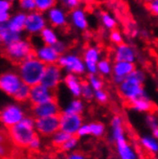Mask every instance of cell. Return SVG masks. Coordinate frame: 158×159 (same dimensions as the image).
<instances>
[{
    "mask_svg": "<svg viewBox=\"0 0 158 159\" xmlns=\"http://www.w3.org/2000/svg\"><path fill=\"white\" fill-rule=\"evenodd\" d=\"M36 129V118L32 116H26L21 122L15 126L8 128V135L14 143L18 148H29V145L37 134Z\"/></svg>",
    "mask_w": 158,
    "mask_h": 159,
    "instance_id": "obj_1",
    "label": "cell"
},
{
    "mask_svg": "<svg viewBox=\"0 0 158 159\" xmlns=\"http://www.w3.org/2000/svg\"><path fill=\"white\" fill-rule=\"evenodd\" d=\"M144 81V72L139 69H135L132 73L126 77L121 84H119V93L122 98L126 100L127 104L138 98L148 97L143 87Z\"/></svg>",
    "mask_w": 158,
    "mask_h": 159,
    "instance_id": "obj_2",
    "label": "cell"
},
{
    "mask_svg": "<svg viewBox=\"0 0 158 159\" xmlns=\"http://www.w3.org/2000/svg\"><path fill=\"white\" fill-rule=\"evenodd\" d=\"M47 64L38 60L36 54L18 64V74L24 84L34 86L41 83Z\"/></svg>",
    "mask_w": 158,
    "mask_h": 159,
    "instance_id": "obj_3",
    "label": "cell"
},
{
    "mask_svg": "<svg viewBox=\"0 0 158 159\" xmlns=\"http://www.w3.org/2000/svg\"><path fill=\"white\" fill-rule=\"evenodd\" d=\"M35 54L36 53L32 47V44L28 40L24 39H19L4 46V55L6 59L17 64H20L23 61Z\"/></svg>",
    "mask_w": 158,
    "mask_h": 159,
    "instance_id": "obj_4",
    "label": "cell"
},
{
    "mask_svg": "<svg viewBox=\"0 0 158 159\" xmlns=\"http://www.w3.org/2000/svg\"><path fill=\"white\" fill-rule=\"evenodd\" d=\"M61 129V115L36 118V130L44 137L53 136Z\"/></svg>",
    "mask_w": 158,
    "mask_h": 159,
    "instance_id": "obj_5",
    "label": "cell"
},
{
    "mask_svg": "<svg viewBox=\"0 0 158 159\" xmlns=\"http://www.w3.org/2000/svg\"><path fill=\"white\" fill-rule=\"evenodd\" d=\"M58 64L61 67L64 68L68 73H72L75 75H83L86 70L84 60H82L80 57L74 54L61 56Z\"/></svg>",
    "mask_w": 158,
    "mask_h": 159,
    "instance_id": "obj_6",
    "label": "cell"
},
{
    "mask_svg": "<svg viewBox=\"0 0 158 159\" xmlns=\"http://www.w3.org/2000/svg\"><path fill=\"white\" fill-rule=\"evenodd\" d=\"M23 84V81L20 78L19 74L16 72L9 71L1 75L0 78V87L1 90L9 96L14 97V95L18 91V89Z\"/></svg>",
    "mask_w": 158,
    "mask_h": 159,
    "instance_id": "obj_7",
    "label": "cell"
},
{
    "mask_svg": "<svg viewBox=\"0 0 158 159\" xmlns=\"http://www.w3.org/2000/svg\"><path fill=\"white\" fill-rule=\"evenodd\" d=\"M57 99L54 90L49 89L42 84H38L31 87V94L29 101L31 102L32 106L41 105L46 102Z\"/></svg>",
    "mask_w": 158,
    "mask_h": 159,
    "instance_id": "obj_8",
    "label": "cell"
},
{
    "mask_svg": "<svg viewBox=\"0 0 158 159\" xmlns=\"http://www.w3.org/2000/svg\"><path fill=\"white\" fill-rule=\"evenodd\" d=\"M61 67L57 63L49 64L46 67L40 84L55 91L61 84Z\"/></svg>",
    "mask_w": 158,
    "mask_h": 159,
    "instance_id": "obj_9",
    "label": "cell"
},
{
    "mask_svg": "<svg viewBox=\"0 0 158 159\" xmlns=\"http://www.w3.org/2000/svg\"><path fill=\"white\" fill-rule=\"evenodd\" d=\"M24 112L16 105H9L5 107L1 112V122L6 129L15 126L24 118Z\"/></svg>",
    "mask_w": 158,
    "mask_h": 159,
    "instance_id": "obj_10",
    "label": "cell"
},
{
    "mask_svg": "<svg viewBox=\"0 0 158 159\" xmlns=\"http://www.w3.org/2000/svg\"><path fill=\"white\" fill-rule=\"evenodd\" d=\"M83 126V118L81 114L61 112V129L69 133L70 135H77L78 130Z\"/></svg>",
    "mask_w": 158,
    "mask_h": 159,
    "instance_id": "obj_11",
    "label": "cell"
},
{
    "mask_svg": "<svg viewBox=\"0 0 158 159\" xmlns=\"http://www.w3.org/2000/svg\"><path fill=\"white\" fill-rule=\"evenodd\" d=\"M32 114L34 118H42L55 115H61V108L58 100L55 99L38 106H32Z\"/></svg>",
    "mask_w": 158,
    "mask_h": 159,
    "instance_id": "obj_12",
    "label": "cell"
},
{
    "mask_svg": "<svg viewBox=\"0 0 158 159\" xmlns=\"http://www.w3.org/2000/svg\"><path fill=\"white\" fill-rule=\"evenodd\" d=\"M46 28V19L43 16L42 13L38 11H34L27 14V19L25 24V31L32 35L40 34L41 31Z\"/></svg>",
    "mask_w": 158,
    "mask_h": 159,
    "instance_id": "obj_13",
    "label": "cell"
},
{
    "mask_svg": "<svg viewBox=\"0 0 158 159\" xmlns=\"http://www.w3.org/2000/svg\"><path fill=\"white\" fill-rule=\"evenodd\" d=\"M101 53L97 47L89 46L84 52V61L85 63L86 70L89 74H97L98 62L100 60Z\"/></svg>",
    "mask_w": 158,
    "mask_h": 159,
    "instance_id": "obj_14",
    "label": "cell"
},
{
    "mask_svg": "<svg viewBox=\"0 0 158 159\" xmlns=\"http://www.w3.org/2000/svg\"><path fill=\"white\" fill-rule=\"evenodd\" d=\"M35 53H36L37 58L47 65L58 63L61 58V55L56 51L55 48L51 46V45H44V46H41L38 48L37 50H35Z\"/></svg>",
    "mask_w": 158,
    "mask_h": 159,
    "instance_id": "obj_15",
    "label": "cell"
},
{
    "mask_svg": "<svg viewBox=\"0 0 158 159\" xmlns=\"http://www.w3.org/2000/svg\"><path fill=\"white\" fill-rule=\"evenodd\" d=\"M136 59L134 49L129 44L121 43L117 45V47L114 51V61H128L133 62Z\"/></svg>",
    "mask_w": 158,
    "mask_h": 159,
    "instance_id": "obj_16",
    "label": "cell"
},
{
    "mask_svg": "<svg viewBox=\"0 0 158 159\" xmlns=\"http://www.w3.org/2000/svg\"><path fill=\"white\" fill-rule=\"evenodd\" d=\"M114 141L116 142L117 151L121 159H136V154L133 152L130 145L127 142L125 136L122 135Z\"/></svg>",
    "mask_w": 158,
    "mask_h": 159,
    "instance_id": "obj_17",
    "label": "cell"
},
{
    "mask_svg": "<svg viewBox=\"0 0 158 159\" xmlns=\"http://www.w3.org/2000/svg\"><path fill=\"white\" fill-rule=\"evenodd\" d=\"M63 82L73 96L80 97L82 95V80L79 79L78 75L68 73L63 78Z\"/></svg>",
    "mask_w": 158,
    "mask_h": 159,
    "instance_id": "obj_18",
    "label": "cell"
},
{
    "mask_svg": "<svg viewBox=\"0 0 158 159\" xmlns=\"http://www.w3.org/2000/svg\"><path fill=\"white\" fill-rule=\"evenodd\" d=\"M70 19L72 25L78 30H86L88 27V21L84 11L81 8H77L70 13Z\"/></svg>",
    "mask_w": 158,
    "mask_h": 159,
    "instance_id": "obj_19",
    "label": "cell"
},
{
    "mask_svg": "<svg viewBox=\"0 0 158 159\" xmlns=\"http://www.w3.org/2000/svg\"><path fill=\"white\" fill-rule=\"evenodd\" d=\"M132 109L140 112H153L157 109L156 106L148 97L138 98L128 104Z\"/></svg>",
    "mask_w": 158,
    "mask_h": 159,
    "instance_id": "obj_20",
    "label": "cell"
},
{
    "mask_svg": "<svg viewBox=\"0 0 158 159\" xmlns=\"http://www.w3.org/2000/svg\"><path fill=\"white\" fill-rule=\"evenodd\" d=\"M48 20L54 27H63L66 25V15L61 8L54 7L48 11Z\"/></svg>",
    "mask_w": 158,
    "mask_h": 159,
    "instance_id": "obj_21",
    "label": "cell"
},
{
    "mask_svg": "<svg viewBox=\"0 0 158 159\" xmlns=\"http://www.w3.org/2000/svg\"><path fill=\"white\" fill-rule=\"evenodd\" d=\"M26 19H27V14H25L23 12H20L11 17V19L6 24L9 27V29H11L16 33L21 34L22 31L25 30Z\"/></svg>",
    "mask_w": 158,
    "mask_h": 159,
    "instance_id": "obj_22",
    "label": "cell"
},
{
    "mask_svg": "<svg viewBox=\"0 0 158 159\" xmlns=\"http://www.w3.org/2000/svg\"><path fill=\"white\" fill-rule=\"evenodd\" d=\"M19 39H21L20 34L9 29L6 23L0 24V40H1L3 46H7V45Z\"/></svg>",
    "mask_w": 158,
    "mask_h": 159,
    "instance_id": "obj_23",
    "label": "cell"
},
{
    "mask_svg": "<svg viewBox=\"0 0 158 159\" xmlns=\"http://www.w3.org/2000/svg\"><path fill=\"white\" fill-rule=\"evenodd\" d=\"M134 70H135L134 63L128 62V61H115L113 64V68H112L113 76H118L125 79Z\"/></svg>",
    "mask_w": 158,
    "mask_h": 159,
    "instance_id": "obj_24",
    "label": "cell"
},
{
    "mask_svg": "<svg viewBox=\"0 0 158 159\" xmlns=\"http://www.w3.org/2000/svg\"><path fill=\"white\" fill-rule=\"evenodd\" d=\"M72 136L73 135H70L69 133L60 129L59 131H57L52 136V145L55 148H57V149H61V148L68 141Z\"/></svg>",
    "mask_w": 158,
    "mask_h": 159,
    "instance_id": "obj_25",
    "label": "cell"
},
{
    "mask_svg": "<svg viewBox=\"0 0 158 159\" xmlns=\"http://www.w3.org/2000/svg\"><path fill=\"white\" fill-rule=\"evenodd\" d=\"M39 35H40L41 39L45 43V45H51V46H53L54 44H56L59 41L56 33L51 28H48V27L44 28Z\"/></svg>",
    "mask_w": 158,
    "mask_h": 159,
    "instance_id": "obj_26",
    "label": "cell"
},
{
    "mask_svg": "<svg viewBox=\"0 0 158 159\" xmlns=\"http://www.w3.org/2000/svg\"><path fill=\"white\" fill-rule=\"evenodd\" d=\"M31 87L32 86L23 83V84L18 89V91L14 95V99L16 102H19V103H23V102H26L27 100H29L30 94H31Z\"/></svg>",
    "mask_w": 158,
    "mask_h": 159,
    "instance_id": "obj_27",
    "label": "cell"
},
{
    "mask_svg": "<svg viewBox=\"0 0 158 159\" xmlns=\"http://www.w3.org/2000/svg\"><path fill=\"white\" fill-rule=\"evenodd\" d=\"M84 110V104L81 100L76 99L73 100L71 103L69 104V106L67 107L62 112L65 113H72V114H81Z\"/></svg>",
    "mask_w": 158,
    "mask_h": 159,
    "instance_id": "obj_28",
    "label": "cell"
},
{
    "mask_svg": "<svg viewBox=\"0 0 158 159\" xmlns=\"http://www.w3.org/2000/svg\"><path fill=\"white\" fill-rule=\"evenodd\" d=\"M37 5V11L40 13L48 12L57 4V0H35Z\"/></svg>",
    "mask_w": 158,
    "mask_h": 159,
    "instance_id": "obj_29",
    "label": "cell"
},
{
    "mask_svg": "<svg viewBox=\"0 0 158 159\" xmlns=\"http://www.w3.org/2000/svg\"><path fill=\"white\" fill-rule=\"evenodd\" d=\"M141 144L146 150L151 152H158V143L157 141L152 137H143L141 139Z\"/></svg>",
    "mask_w": 158,
    "mask_h": 159,
    "instance_id": "obj_30",
    "label": "cell"
},
{
    "mask_svg": "<svg viewBox=\"0 0 158 159\" xmlns=\"http://www.w3.org/2000/svg\"><path fill=\"white\" fill-rule=\"evenodd\" d=\"M94 89L87 80H82V96L86 101H90L94 97Z\"/></svg>",
    "mask_w": 158,
    "mask_h": 159,
    "instance_id": "obj_31",
    "label": "cell"
},
{
    "mask_svg": "<svg viewBox=\"0 0 158 159\" xmlns=\"http://www.w3.org/2000/svg\"><path fill=\"white\" fill-rule=\"evenodd\" d=\"M101 20H102V23L103 25L109 30H114L116 25H117V22L115 20L114 17H112L109 14L103 12L101 14Z\"/></svg>",
    "mask_w": 158,
    "mask_h": 159,
    "instance_id": "obj_32",
    "label": "cell"
},
{
    "mask_svg": "<svg viewBox=\"0 0 158 159\" xmlns=\"http://www.w3.org/2000/svg\"><path fill=\"white\" fill-rule=\"evenodd\" d=\"M112 68L113 66H111V63L108 60L103 59L98 62V72L103 76H108L112 72Z\"/></svg>",
    "mask_w": 158,
    "mask_h": 159,
    "instance_id": "obj_33",
    "label": "cell"
},
{
    "mask_svg": "<svg viewBox=\"0 0 158 159\" xmlns=\"http://www.w3.org/2000/svg\"><path fill=\"white\" fill-rule=\"evenodd\" d=\"M87 81L90 84V85L92 86V88L94 89V91L103 89V86H104L103 80H102L97 74H89L87 77Z\"/></svg>",
    "mask_w": 158,
    "mask_h": 159,
    "instance_id": "obj_34",
    "label": "cell"
},
{
    "mask_svg": "<svg viewBox=\"0 0 158 159\" xmlns=\"http://www.w3.org/2000/svg\"><path fill=\"white\" fill-rule=\"evenodd\" d=\"M89 126L90 129H91V134L96 136V137H100L105 132V126L102 123H91L89 124Z\"/></svg>",
    "mask_w": 158,
    "mask_h": 159,
    "instance_id": "obj_35",
    "label": "cell"
},
{
    "mask_svg": "<svg viewBox=\"0 0 158 159\" xmlns=\"http://www.w3.org/2000/svg\"><path fill=\"white\" fill-rule=\"evenodd\" d=\"M146 121H147V124H148V126L153 130L154 129L158 127V114L155 111L149 112V114L147 115Z\"/></svg>",
    "mask_w": 158,
    "mask_h": 159,
    "instance_id": "obj_36",
    "label": "cell"
},
{
    "mask_svg": "<svg viewBox=\"0 0 158 159\" xmlns=\"http://www.w3.org/2000/svg\"><path fill=\"white\" fill-rule=\"evenodd\" d=\"M19 6L22 10L28 11L30 13L37 10L35 0H19Z\"/></svg>",
    "mask_w": 158,
    "mask_h": 159,
    "instance_id": "obj_37",
    "label": "cell"
},
{
    "mask_svg": "<svg viewBox=\"0 0 158 159\" xmlns=\"http://www.w3.org/2000/svg\"><path fill=\"white\" fill-rule=\"evenodd\" d=\"M78 136L77 135H73L72 137L67 141L61 148V152H69L71 150H73L74 148L78 145Z\"/></svg>",
    "mask_w": 158,
    "mask_h": 159,
    "instance_id": "obj_38",
    "label": "cell"
},
{
    "mask_svg": "<svg viewBox=\"0 0 158 159\" xmlns=\"http://www.w3.org/2000/svg\"><path fill=\"white\" fill-rule=\"evenodd\" d=\"M62 6L68 10H75L80 7L82 0H61Z\"/></svg>",
    "mask_w": 158,
    "mask_h": 159,
    "instance_id": "obj_39",
    "label": "cell"
},
{
    "mask_svg": "<svg viewBox=\"0 0 158 159\" xmlns=\"http://www.w3.org/2000/svg\"><path fill=\"white\" fill-rule=\"evenodd\" d=\"M94 97L96 98V100L99 102V103H102V104L106 103L107 100H108L107 93L105 91V90H103V89L96 90V91L94 92Z\"/></svg>",
    "mask_w": 158,
    "mask_h": 159,
    "instance_id": "obj_40",
    "label": "cell"
},
{
    "mask_svg": "<svg viewBox=\"0 0 158 159\" xmlns=\"http://www.w3.org/2000/svg\"><path fill=\"white\" fill-rule=\"evenodd\" d=\"M109 39L112 42L117 45L123 43V36L118 30H112L109 35Z\"/></svg>",
    "mask_w": 158,
    "mask_h": 159,
    "instance_id": "obj_41",
    "label": "cell"
},
{
    "mask_svg": "<svg viewBox=\"0 0 158 159\" xmlns=\"http://www.w3.org/2000/svg\"><path fill=\"white\" fill-rule=\"evenodd\" d=\"M12 2L10 0H0V13H10Z\"/></svg>",
    "mask_w": 158,
    "mask_h": 159,
    "instance_id": "obj_42",
    "label": "cell"
},
{
    "mask_svg": "<svg viewBox=\"0 0 158 159\" xmlns=\"http://www.w3.org/2000/svg\"><path fill=\"white\" fill-rule=\"evenodd\" d=\"M91 134V129H90V126L89 124L87 125H83V126L80 128V129L77 132V136L78 137H83V136H86Z\"/></svg>",
    "mask_w": 158,
    "mask_h": 159,
    "instance_id": "obj_43",
    "label": "cell"
},
{
    "mask_svg": "<svg viewBox=\"0 0 158 159\" xmlns=\"http://www.w3.org/2000/svg\"><path fill=\"white\" fill-rule=\"evenodd\" d=\"M53 47L55 48V50L57 51L61 56H62L63 54H65L66 49H67L66 44L64 42H62V41H58L57 43L53 45Z\"/></svg>",
    "mask_w": 158,
    "mask_h": 159,
    "instance_id": "obj_44",
    "label": "cell"
},
{
    "mask_svg": "<svg viewBox=\"0 0 158 159\" xmlns=\"http://www.w3.org/2000/svg\"><path fill=\"white\" fill-rule=\"evenodd\" d=\"M146 7L148 8V10L152 15L158 16V0H154L151 3L146 4Z\"/></svg>",
    "mask_w": 158,
    "mask_h": 159,
    "instance_id": "obj_45",
    "label": "cell"
},
{
    "mask_svg": "<svg viewBox=\"0 0 158 159\" xmlns=\"http://www.w3.org/2000/svg\"><path fill=\"white\" fill-rule=\"evenodd\" d=\"M40 146V140H39V137L38 136V133L34 136V138L32 139L30 145H29V149L30 150H33V151H37L38 150V148Z\"/></svg>",
    "mask_w": 158,
    "mask_h": 159,
    "instance_id": "obj_46",
    "label": "cell"
},
{
    "mask_svg": "<svg viewBox=\"0 0 158 159\" xmlns=\"http://www.w3.org/2000/svg\"><path fill=\"white\" fill-rule=\"evenodd\" d=\"M65 158H66V159H85L84 156L82 153H79V152L70 153L69 155H67Z\"/></svg>",
    "mask_w": 158,
    "mask_h": 159,
    "instance_id": "obj_47",
    "label": "cell"
},
{
    "mask_svg": "<svg viewBox=\"0 0 158 159\" xmlns=\"http://www.w3.org/2000/svg\"><path fill=\"white\" fill-rule=\"evenodd\" d=\"M152 134H153V136H154L156 139H158V127L152 130Z\"/></svg>",
    "mask_w": 158,
    "mask_h": 159,
    "instance_id": "obj_48",
    "label": "cell"
},
{
    "mask_svg": "<svg viewBox=\"0 0 158 159\" xmlns=\"http://www.w3.org/2000/svg\"><path fill=\"white\" fill-rule=\"evenodd\" d=\"M143 2H145V4H149V3H151L154 0H142Z\"/></svg>",
    "mask_w": 158,
    "mask_h": 159,
    "instance_id": "obj_49",
    "label": "cell"
},
{
    "mask_svg": "<svg viewBox=\"0 0 158 159\" xmlns=\"http://www.w3.org/2000/svg\"><path fill=\"white\" fill-rule=\"evenodd\" d=\"M84 1H85V2H87V3H91V2L94 1V0H84Z\"/></svg>",
    "mask_w": 158,
    "mask_h": 159,
    "instance_id": "obj_50",
    "label": "cell"
},
{
    "mask_svg": "<svg viewBox=\"0 0 158 159\" xmlns=\"http://www.w3.org/2000/svg\"><path fill=\"white\" fill-rule=\"evenodd\" d=\"M44 159H47V158H44Z\"/></svg>",
    "mask_w": 158,
    "mask_h": 159,
    "instance_id": "obj_51",
    "label": "cell"
}]
</instances>
